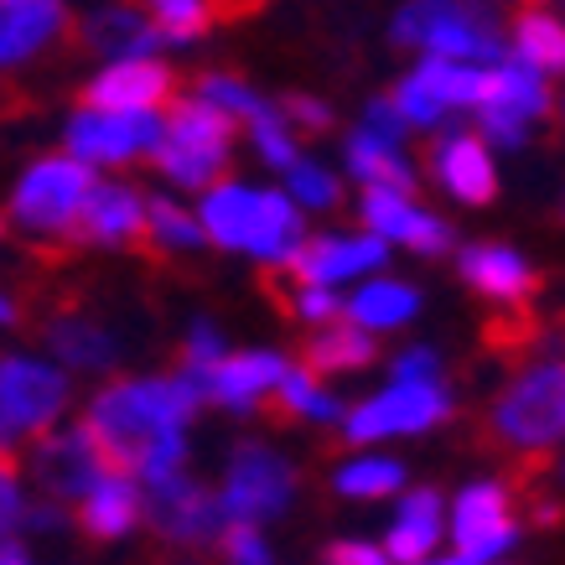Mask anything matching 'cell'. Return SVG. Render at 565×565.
I'll return each mask as SVG.
<instances>
[{
    "label": "cell",
    "instance_id": "cell-48",
    "mask_svg": "<svg viewBox=\"0 0 565 565\" xmlns=\"http://www.w3.org/2000/svg\"><path fill=\"white\" fill-rule=\"evenodd\" d=\"M0 565H26V555L17 545H0Z\"/></svg>",
    "mask_w": 565,
    "mask_h": 565
},
{
    "label": "cell",
    "instance_id": "cell-11",
    "mask_svg": "<svg viewBox=\"0 0 565 565\" xmlns=\"http://www.w3.org/2000/svg\"><path fill=\"white\" fill-rule=\"evenodd\" d=\"M68 405V379L32 359H0V451L26 430H47Z\"/></svg>",
    "mask_w": 565,
    "mask_h": 565
},
{
    "label": "cell",
    "instance_id": "cell-50",
    "mask_svg": "<svg viewBox=\"0 0 565 565\" xmlns=\"http://www.w3.org/2000/svg\"><path fill=\"white\" fill-rule=\"evenodd\" d=\"M561 478H565V467H561Z\"/></svg>",
    "mask_w": 565,
    "mask_h": 565
},
{
    "label": "cell",
    "instance_id": "cell-44",
    "mask_svg": "<svg viewBox=\"0 0 565 565\" xmlns=\"http://www.w3.org/2000/svg\"><path fill=\"white\" fill-rule=\"evenodd\" d=\"M327 565H394V561L374 540H338V545L327 550Z\"/></svg>",
    "mask_w": 565,
    "mask_h": 565
},
{
    "label": "cell",
    "instance_id": "cell-49",
    "mask_svg": "<svg viewBox=\"0 0 565 565\" xmlns=\"http://www.w3.org/2000/svg\"><path fill=\"white\" fill-rule=\"evenodd\" d=\"M0 322H17V301H11L6 291H0Z\"/></svg>",
    "mask_w": 565,
    "mask_h": 565
},
{
    "label": "cell",
    "instance_id": "cell-47",
    "mask_svg": "<svg viewBox=\"0 0 565 565\" xmlns=\"http://www.w3.org/2000/svg\"><path fill=\"white\" fill-rule=\"evenodd\" d=\"M420 565H478V561H467V555L451 550V555H430V561H420Z\"/></svg>",
    "mask_w": 565,
    "mask_h": 565
},
{
    "label": "cell",
    "instance_id": "cell-1",
    "mask_svg": "<svg viewBox=\"0 0 565 565\" xmlns=\"http://www.w3.org/2000/svg\"><path fill=\"white\" fill-rule=\"evenodd\" d=\"M203 405V384L188 374L177 379H130V384H109V390L88 405L78 436L88 441V451L99 457V467L109 478H146L167 482L182 472L188 457V426Z\"/></svg>",
    "mask_w": 565,
    "mask_h": 565
},
{
    "label": "cell",
    "instance_id": "cell-26",
    "mask_svg": "<svg viewBox=\"0 0 565 565\" xmlns=\"http://www.w3.org/2000/svg\"><path fill=\"white\" fill-rule=\"evenodd\" d=\"M348 172L363 182V192H411L415 188V167L411 156H405V146H390V140L369 136V130H353L348 136Z\"/></svg>",
    "mask_w": 565,
    "mask_h": 565
},
{
    "label": "cell",
    "instance_id": "cell-3",
    "mask_svg": "<svg viewBox=\"0 0 565 565\" xmlns=\"http://www.w3.org/2000/svg\"><path fill=\"white\" fill-rule=\"evenodd\" d=\"M228 140H234L228 115H218L203 99H182L161 125V146L151 156L177 188H218L228 167Z\"/></svg>",
    "mask_w": 565,
    "mask_h": 565
},
{
    "label": "cell",
    "instance_id": "cell-31",
    "mask_svg": "<svg viewBox=\"0 0 565 565\" xmlns=\"http://www.w3.org/2000/svg\"><path fill=\"white\" fill-rule=\"evenodd\" d=\"M363 363H374V338L359 332V327H348V322L322 327L307 348L311 374H353V369H363Z\"/></svg>",
    "mask_w": 565,
    "mask_h": 565
},
{
    "label": "cell",
    "instance_id": "cell-22",
    "mask_svg": "<svg viewBox=\"0 0 565 565\" xmlns=\"http://www.w3.org/2000/svg\"><path fill=\"white\" fill-rule=\"evenodd\" d=\"M203 239H213L218 249H255V234H259V188H244V182H218L207 188L203 198Z\"/></svg>",
    "mask_w": 565,
    "mask_h": 565
},
{
    "label": "cell",
    "instance_id": "cell-21",
    "mask_svg": "<svg viewBox=\"0 0 565 565\" xmlns=\"http://www.w3.org/2000/svg\"><path fill=\"white\" fill-rule=\"evenodd\" d=\"M32 467H36V482L57 498H88L94 488H99V478H109L78 430H68V436H47V441L36 446Z\"/></svg>",
    "mask_w": 565,
    "mask_h": 565
},
{
    "label": "cell",
    "instance_id": "cell-6",
    "mask_svg": "<svg viewBox=\"0 0 565 565\" xmlns=\"http://www.w3.org/2000/svg\"><path fill=\"white\" fill-rule=\"evenodd\" d=\"M296 498V472L291 462L270 451V446H239L228 457V472H223V524H265V519L286 514Z\"/></svg>",
    "mask_w": 565,
    "mask_h": 565
},
{
    "label": "cell",
    "instance_id": "cell-42",
    "mask_svg": "<svg viewBox=\"0 0 565 565\" xmlns=\"http://www.w3.org/2000/svg\"><path fill=\"white\" fill-rule=\"evenodd\" d=\"M21 519H26V503L17 493V462H11V451H0V540L17 530Z\"/></svg>",
    "mask_w": 565,
    "mask_h": 565
},
{
    "label": "cell",
    "instance_id": "cell-45",
    "mask_svg": "<svg viewBox=\"0 0 565 565\" xmlns=\"http://www.w3.org/2000/svg\"><path fill=\"white\" fill-rule=\"evenodd\" d=\"M296 311H301L307 322L332 327V317L343 311V301H338V291H322V286H301V291H296Z\"/></svg>",
    "mask_w": 565,
    "mask_h": 565
},
{
    "label": "cell",
    "instance_id": "cell-37",
    "mask_svg": "<svg viewBox=\"0 0 565 565\" xmlns=\"http://www.w3.org/2000/svg\"><path fill=\"white\" fill-rule=\"evenodd\" d=\"M198 99L213 104V109H218V115H228V120L239 115L244 125H249L259 109H265V99H259V94L244 84V78H234V73H207L203 84H198Z\"/></svg>",
    "mask_w": 565,
    "mask_h": 565
},
{
    "label": "cell",
    "instance_id": "cell-19",
    "mask_svg": "<svg viewBox=\"0 0 565 565\" xmlns=\"http://www.w3.org/2000/svg\"><path fill=\"white\" fill-rule=\"evenodd\" d=\"M73 239L84 244H130L146 234V198L120 182H94V192L84 198L78 218L68 228Z\"/></svg>",
    "mask_w": 565,
    "mask_h": 565
},
{
    "label": "cell",
    "instance_id": "cell-7",
    "mask_svg": "<svg viewBox=\"0 0 565 565\" xmlns=\"http://www.w3.org/2000/svg\"><path fill=\"white\" fill-rule=\"evenodd\" d=\"M482 73H488V68H467V63L420 57V63L399 78V88H394L390 99H394V109H399L405 130H441L451 115L478 109Z\"/></svg>",
    "mask_w": 565,
    "mask_h": 565
},
{
    "label": "cell",
    "instance_id": "cell-5",
    "mask_svg": "<svg viewBox=\"0 0 565 565\" xmlns=\"http://www.w3.org/2000/svg\"><path fill=\"white\" fill-rule=\"evenodd\" d=\"M550 109V78L545 73L524 68L519 57H503L482 73V94H478V136L493 146H524V130H530L540 115Z\"/></svg>",
    "mask_w": 565,
    "mask_h": 565
},
{
    "label": "cell",
    "instance_id": "cell-39",
    "mask_svg": "<svg viewBox=\"0 0 565 565\" xmlns=\"http://www.w3.org/2000/svg\"><path fill=\"white\" fill-rule=\"evenodd\" d=\"M390 384H441V359H436V348H426V343L399 348L390 363Z\"/></svg>",
    "mask_w": 565,
    "mask_h": 565
},
{
    "label": "cell",
    "instance_id": "cell-14",
    "mask_svg": "<svg viewBox=\"0 0 565 565\" xmlns=\"http://www.w3.org/2000/svg\"><path fill=\"white\" fill-rule=\"evenodd\" d=\"M379 265H390V244H379L374 234H317L291 259L296 280L301 286H322V291H338V286L379 270Z\"/></svg>",
    "mask_w": 565,
    "mask_h": 565
},
{
    "label": "cell",
    "instance_id": "cell-20",
    "mask_svg": "<svg viewBox=\"0 0 565 565\" xmlns=\"http://www.w3.org/2000/svg\"><path fill=\"white\" fill-rule=\"evenodd\" d=\"M446 509H441V493L436 488H405L399 493V509H394V524L384 534V555L394 565H420L436 555L441 545V530H446Z\"/></svg>",
    "mask_w": 565,
    "mask_h": 565
},
{
    "label": "cell",
    "instance_id": "cell-13",
    "mask_svg": "<svg viewBox=\"0 0 565 565\" xmlns=\"http://www.w3.org/2000/svg\"><path fill=\"white\" fill-rule=\"evenodd\" d=\"M359 218H363V234H374L379 244H399L411 255H441L451 244V228L436 213H426L411 192H379V188L363 192Z\"/></svg>",
    "mask_w": 565,
    "mask_h": 565
},
{
    "label": "cell",
    "instance_id": "cell-8",
    "mask_svg": "<svg viewBox=\"0 0 565 565\" xmlns=\"http://www.w3.org/2000/svg\"><path fill=\"white\" fill-rule=\"evenodd\" d=\"M451 415V394L441 384H390V390L359 399L353 411H343V436L348 441H390V436H420V430L441 426Z\"/></svg>",
    "mask_w": 565,
    "mask_h": 565
},
{
    "label": "cell",
    "instance_id": "cell-24",
    "mask_svg": "<svg viewBox=\"0 0 565 565\" xmlns=\"http://www.w3.org/2000/svg\"><path fill=\"white\" fill-rule=\"evenodd\" d=\"M457 270H462V280L472 291L493 296V301H519L534 286L530 259L519 255V249H509V244H467Z\"/></svg>",
    "mask_w": 565,
    "mask_h": 565
},
{
    "label": "cell",
    "instance_id": "cell-51",
    "mask_svg": "<svg viewBox=\"0 0 565 565\" xmlns=\"http://www.w3.org/2000/svg\"><path fill=\"white\" fill-rule=\"evenodd\" d=\"M0 228H6V223H0Z\"/></svg>",
    "mask_w": 565,
    "mask_h": 565
},
{
    "label": "cell",
    "instance_id": "cell-41",
    "mask_svg": "<svg viewBox=\"0 0 565 565\" xmlns=\"http://www.w3.org/2000/svg\"><path fill=\"white\" fill-rule=\"evenodd\" d=\"M223 555H228V565H275L270 545L259 540L255 524H223Z\"/></svg>",
    "mask_w": 565,
    "mask_h": 565
},
{
    "label": "cell",
    "instance_id": "cell-9",
    "mask_svg": "<svg viewBox=\"0 0 565 565\" xmlns=\"http://www.w3.org/2000/svg\"><path fill=\"white\" fill-rule=\"evenodd\" d=\"M446 534L451 550L478 565H498L519 545V524L509 509V488L503 482H467L446 509Z\"/></svg>",
    "mask_w": 565,
    "mask_h": 565
},
{
    "label": "cell",
    "instance_id": "cell-16",
    "mask_svg": "<svg viewBox=\"0 0 565 565\" xmlns=\"http://www.w3.org/2000/svg\"><path fill=\"white\" fill-rule=\"evenodd\" d=\"M430 172L467 207L493 203V192H498L493 151H488V140H482L478 130H446V136L436 140V151H430Z\"/></svg>",
    "mask_w": 565,
    "mask_h": 565
},
{
    "label": "cell",
    "instance_id": "cell-28",
    "mask_svg": "<svg viewBox=\"0 0 565 565\" xmlns=\"http://www.w3.org/2000/svg\"><path fill=\"white\" fill-rule=\"evenodd\" d=\"M140 514H146V498H140V488L130 478H99V488L84 498V530L94 534V540H120V534H130L140 524Z\"/></svg>",
    "mask_w": 565,
    "mask_h": 565
},
{
    "label": "cell",
    "instance_id": "cell-23",
    "mask_svg": "<svg viewBox=\"0 0 565 565\" xmlns=\"http://www.w3.org/2000/svg\"><path fill=\"white\" fill-rule=\"evenodd\" d=\"M343 317L348 327H359V332H399V327H411L420 317V291H415L411 280H390V275H374V280H363L359 291L343 301Z\"/></svg>",
    "mask_w": 565,
    "mask_h": 565
},
{
    "label": "cell",
    "instance_id": "cell-15",
    "mask_svg": "<svg viewBox=\"0 0 565 565\" xmlns=\"http://www.w3.org/2000/svg\"><path fill=\"white\" fill-rule=\"evenodd\" d=\"M146 514H151V524L167 540H182V545H203V540L223 534L218 498L207 493V488H198L192 478H182V472L156 482L151 493H146Z\"/></svg>",
    "mask_w": 565,
    "mask_h": 565
},
{
    "label": "cell",
    "instance_id": "cell-12",
    "mask_svg": "<svg viewBox=\"0 0 565 565\" xmlns=\"http://www.w3.org/2000/svg\"><path fill=\"white\" fill-rule=\"evenodd\" d=\"M161 146V120L156 115H99V109H78L68 125V151L73 161H104L120 167L136 156H151Z\"/></svg>",
    "mask_w": 565,
    "mask_h": 565
},
{
    "label": "cell",
    "instance_id": "cell-25",
    "mask_svg": "<svg viewBox=\"0 0 565 565\" xmlns=\"http://www.w3.org/2000/svg\"><path fill=\"white\" fill-rule=\"evenodd\" d=\"M99 57H120V63H151L156 47H161V32L151 26V17L140 11H99V17L84 21L78 32Z\"/></svg>",
    "mask_w": 565,
    "mask_h": 565
},
{
    "label": "cell",
    "instance_id": "cell-40",
    "mask_svg": "<svg viewBox=\"0 0 565 565\" xmlns=\"http://www.w3.org/2000/svg\"><path fill=\"white\" fill-rule=\"evenodd\" d=\"M213 363H223V338H218V327H213V322H192V327H188V369H182V374L203 384V374L213 369Z\"/></svg>",
    "mask_w": 565,
    "mask_h": 565
},
{
    "label": "cell",
    "instance_id": "cell-35",
    "mask_svg": "<svg viewBox=\"0 0 565 565\" xmlns=\"http://www.w3.org/2000/svg\"><path fill=\"white\" fill-rule=\"evenodd\" d=\"M286 198H291L296 207H311V213H327V207H338V198H343V188H338V177L327 172V167H317V161H296L291 172H286Z\"/></svg>",
    "mask_w": 565,
    "mask_h": 565
},
{
    "label": "cell",
    "instance_id": "cell-43",
    "mask_svg": "<svg viewBox=\"0 0 565 565\" xmlns=\"http://www.w3.org/2000/svg\"><path fill=\"white\" fill-rule=\"evenodd\" d=\"M359 130H369V136H379V140H390V146H405V120H399L394 99H369Z\"/></svg>",
    "mask_w": 565,
    "mask_h": 565
},
{
    "label": "cell",
    "instance_id": "cell-46",
    "mask_svg": "<svg viewBox=\"0 0 565 565\" xmlns=\"http://www.w3.org/2000/svg\"><path fill=\"white\" fill-rule=\"evenodd\" d=\"M280 115H286V125H301V130H327L332 125V109L317 99H286Z\"/></svg>",
    "mask_w": 565,
    "mask_h": 565
},
{
    "label": "cell",
    "instance_id": "cell-4",
    "mask_svg": "<svg viewBox=\"0 0 565 565\" xmlns=\"http://www.w3.org/2000/svg\"><path fill=\"white\" fill-rule=\"evenodd\" d=\"M493 430L519 451L565 441V359H540L498 394Z\"/></svg>",
    "mask_w": 565,
    "mask_h": 565
},
{
    "label": "cell",
    "instance_id": "cell-36",
    "mask_svg": "<svg viewBox=\"0 0 565 565\" xmlns=\"http://www.w3.org/2000/svg\"><path fill=\"white\" fill-rule=\"evenodd\" d=\"M249 136H255L259 156L270 161L275 172H291L296 161H301V151H296V130L286 125V115H280L275 104H265L255 120H249Z\"/></svg>",
    "mask_w": 565,
    "mask_h": 565
},
{
    "label": "cell",
    "instance_id": "cell-30",
    "mask_svg": "<svg viewBox=\"0 0 565 565\" xmlns=\"http://www.w3.org/2000/svg\"><path fill=\"white\" fill-rule=\"evenodd\" d=\"M47 348L73 369H109L115 363V338L88 317H57L47 327Z\"/></svg>",
    "mask_w": 565,
    "mask_h": 565
},
{
    "label": "cell",
    "instance_id": "cell-38",
    "mask_svg": "<svg viewBox=\"0 0 565 565\" xmlns=\"http://www.w3.org/2000/svg\"><path fill=\"white\" fill-rule=\"evenodd\" d=\"M207 21H213V11L203 0H161L151 11V26L161 32V42H192L207 32Z\"/></svg>",
    "mask_w": 565,
    "mask_h": 565
},
{
    "label": "cell",
    "instance_id": "cell-32",
    "mask_svg": "<svg viewBox=\"0 0 565 565\" xmlns=\"http://www.w3.org/2000/svg\"><path fill=\"white\" fill-rule=\"evenodd\" d=\"M509 57H519L524 68L534 73H561L565 68V21H555L550 11H530V17H519L514 26V52Z\"/></svg>",
    "mask_w": 565,
    "mask_h": 565
},
{
    "label": "cell",
    "instance_id": "cell-33",
    "mask_svg": "<svg viewBox=\"0 0 565 565\" xmlns=\"http://www.w3.org/2000/svg\"><path fill=\"white\" fill-rule=\"evenodd\" d=\"M280 405L291 415H301V420H317V426H327V420H343V399L332 390H322V379L311 374V369H286V379H280Z\"/></svg>",
    "mask_w": 565,
    "mask_h": 565
},
{
    "label": "cell",
    "instance_id": "cell-52",
    "mask_svg": "<svg viewBox=\"0 0 565 565\" xmlns=\"http://www.w3.org/2000/svg\"><path fill=\"white\" fill-rule=\"evenodd\" d=\"M498 565H503V561H498Z\"/></svg>",
    "mask_w": 565,
    "mask_h": 565
},
{
    "label": "cell",
    "instance_id": "cell-18",
    "mask_svg": "<svg viewBox=\"0 0 565 565\" xmlns=\"http://www.w3.org/2000/svg\"><path fill=\"white\" fill-rule=\"evenodd\" d=\"M172 68L156 57L151 63H115L84 88V99L99 115H156V104L172 94Z\"/></svg>",
    "mask_w": 565,
    "mask_h": 565
},
{
    "label": "cell",
    "instance_id": "cell-10",
    "mask_svg": "<svg viewBox=\"0 0 565 565\" xmlns=\"http://www.w3.org/2000/svg\"><path fill=\"white\" fill-rule=\"evenodd\" d=\"M99 177L88 172L84 161H68V156H47L36 161L32 172L21 177L17 198H11V218L26 223V228H42V234H57V228H73L84 198L94 192Z\"/></svg>",
    "mask_w": 565,
    "mask_h": 565
},
{
    "label": "cell",
    "instance_id": "cell-29",
    "mask_svg": "<svg viewBox=\"0 0 565 565\" xmlns=\"http://www.w3.org/2000/svg\"><path fill=\"white\" fill-rule=\"evenodd\" d=\"M405 462H394L384 451H359V457H348L338 472H332V488L343 498H359V503H374V498H394L405 493Z\"/></svg>",
    "mask_w": 565,
    "mask_h": 565
},
{
    "label": "cell",
    "instance_id": "cell-2",
    "mask_svg": "<svg viewBox=\"0 0 565 565\" xmlns=\"http://www.w3.org/2000/svg\"><path fill=\"white\" fill-rule=\"evenodd\" d=\"M394 42L405 47H420L426 57H441V63H467V68H493L503 63V36L488 21V11H472V6H405L394 17Z\"/></svg>",
    "mask_w": 565,
    "mask_h": 565
},
{
    "label": "cell",
    "instance_id": "cell-27",
    "mask_svg": "<svg viewBox=\"0 0 565 565\" xmlns=\"http://www.w3.org/2000/svg\"><path fill=\"white\" fill-rule=\"evenodd\" d=\"M63 6L47 0H6L0 6V63H21L36 47H47L52 36L63 32Z\"/></svg>",
    "mask_w": 565,
    "mask_h": 565
},
{
    "label": "cell",
    "instance_id": "cell-34",
    "mask_svg": "<svg viewBox=\"0 0 565 565\" xmlns=\"http://www.w3.org/2000/svg\"><path fill=\"white\" fill-rule=\"evenodd\" d=\"M146 234H151L161 249H198L203 239V223L192 218V213H182L177 203H167V198H151L146 203Z\"/></svg>",
    "mask_w": 565,
    "mask_h": 565
},
{
    "label": "cell",
    "instance_id": "cell-17",
    "mask_svg": "<svg viewBox=\"0 0 565 565\" xmlns=\"http://www.w3.org/2000/svg\"><path fill=\"white\" fill-rule=\"evenodd\" d=\"M291 363L270 353V348H249V353H223V363H213L203 374V399H218L223 411H255L265 394L280 390Z\"/></svg>",
    "mask_w": 565,
    "mask_h": 565
}]
</instances>
